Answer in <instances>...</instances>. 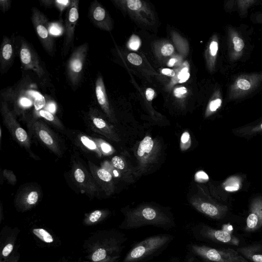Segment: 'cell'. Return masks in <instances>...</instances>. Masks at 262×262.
Returning a JSON list of instances; mask_svg holds the SVG:
<instances>
[{"mask_svg": "<svg viewBox=\"0 0 262 262\" xmlns=\"http://www.w3.org/2000/svg\"><path fill=\"white\" fill-rule=\"evenodd\" d=\"M87 261L117 262L122 250L121 241L108 231H99L89 237L83 245Z\"/></svg>", "mask_w": 262, "mask_h": 262, "instance_id": "cell-1", "label": "cell"}, {"mask_svg": "<svg viewBox=\"0 0 262 262\" xmlns=\"http://www.w3.org/2000/svg\"><path fill=\"white\" fill-rule=\"evenodd\" d=\"M169 220L155 209L146 207L129 213L126 228H136L147 225H165Z\"/></svg>", "mask_w": 262, "mask_h": 262, "instance_id": "cell-2", "label": "cell"}, {"mask_svg": "<svg viewBox=\"0 0 262 262\" xmlns=\"http://www.w3.org/2000/svg\"><path fill=\"white\" fill-rule=\"evenodd\" d=\"M170 239L165 235L150 236L135 245L127 253L123 262H136L165 245Z\"/></svg>", "mask_w": 262, "mask_h": 262, "instance_id": "cell-3", "label": "cell"}, {"mask_svg": "<svg viewBox=\"0 0 262 262\" xmlns=\"http://www.w3.org/2000/svg\"><path fill=\"white\" fill-rule=\"evenodd\" d=\"M192 249L197 255L212 262H250L231 248L214 249L194 245L192 246Z\"/></svg>", "mask_w": 262, "mask_h": 262, "instance_id": "cell-4", "label": "cell"}, {"mask_svg": "<svg viewBox=\"0 0 262 262\" xmlns=\"http://www.w3.org/2000/svg\"><path fill=\"white\" fill-rule=\"evenodd\" d=\"M31 12L32 23L43 48L49 54H53L54 41L47 17L36 7H32Z\"/></svg>", "mask_w": 262, "mask_h": 262, "instance_id": "cell-5", "label": "cell"}, {"mask_svg": "<svg viewBox=\"0 0 262 262\" xmlns=\"http://www.w3.org/2000/svg\"><path fill=\"white\" fill-rule=\"evenodd\" d=\"M89 45L84 42L72 52L67 64V75L73 87L78 85L82 76L84 63L86 58Z\"/></svg>", "mask_w": 262, "mask_h": 262, "instance_id": "cell-6", "label": "cell"}, {"mask_svg": "<svg viewBox=\"0 0 262 262\" xmlns=\"http://www.w3.org/2000/svg\"><path fill=\"white\" fill-rule=\"evenodd\" d=\"M19 54L21 65L25 70H32L39 78L45 76L46 71L37 53L25 39L21 40Z\"/></svg>", "mask_w": 262, "mask_h": 262, "instance_id": "cell-7", "label": "cell"}, {"mask_svg": "<svg viewBox=\"0 0 262 262\" xmlns=\"http://www.w3.org/2000/svg\"><path fill=\"white\" fill-rule=\"evenodd\" d=\"M5 95L17 97L19 103L24 107L30 106L33 103L36 111H40L46 104L45 98L40 93L26 86H19L15 90H8Z\"/></svg>", "mask_w": 262, "mask_h": 262, "instance_id": "cell-8", "label": "cell"}, {"mask_svg": "<svg viewBox=\"0 0 262 262\" xmlns=\"http://www.w3.org/2000/svg\"><path fill=\"white\" fill-rule=\"evenodd\" d=\"M79 3L78 0H72L70 5L67 9L63 43L64 55L67 54L73 42L75 28L79 19Z\"/></svg>", "mask_w": 262, "mask_h": 262, "instance_id": "cell-9", "label": "cell"}, {"mask_svg": "<svg viewBox=\"0 0 262 262\" xmlns=\"http://www.w3.org/2000/svg\"><path fill=\"white\" fill-rule=\"evenodd\" d=\"M15 56L14 37L4 36L0 49V70L6 73L11 66Z\"/></svg>", "mask_w": 262, "mask_h": 262, "instance_id": "cell-10", "label": "cell"}, {"mask_svg": "<svg viewBox=\"0 0 262 262\" xmlns=\"http://www.w3.org/2000/svg\"><path fill=\"white\" fill-rule=\"evenodd\" d=\"M262 227V197L254 199L250 206L245 230L254 231Z\"/></svg>", "mask_w": 262, "mask_h": 262, "instance_id": "cell-11", "label": "cell"}, {"mask_svg": "<svg viewBox=\"0 0 262 262\" xmlns=\"http://www.w3.org/2000/svg\"><path fill=\"white\" fill-rule=\"evenodd\" d=\"M88 16L96 27L101 29L109 28L107 13L105 9L97 1H93L90 6Z\"/></svg>", "mask_w": 262, "mask_h": 262, "instance_id": "cell-12", "label": "cell"}, {"mask_svg": "<svg viewBox=\"0 0 262 262\" xmlns=\"http://www.w3.org/2000/svg\"><path fill=\"white\" fill-rule=\"evenodd\" d=\"M205 237L215 242L238 246L239 241L237 237L226 230H216L206 227L203 229V233Z\"/></svg>", "mask_w": 262, "mask_h": 262, "instance_id": "cell-13", "label": "cell"}, {"mask_svg": "<svg viewBox=\"0 0 262 262\" xmlns=\"http://www.w3.org/2000/svg\"><path fill=\"white\" fill-rule=\"evenodd\" d=\"M193 205L199 211L214 219L223 217L227 210L226 206L217 205L207 202H196Z\"/></svg>", "mask_w": 262, "mask_h": 262, "instance_id": "cell-14", "label": "cell"}, {"mask_svg": "<svg viewBox=\"0 0 262 262\" xmlns=\"http://www.w3.org/2000/svg\"><path fill=\"white\" fill-rule=\"evenodd\" d=\"M236 251L247 260L262 262V246L254 244L237 248Z\"/></svg>", "mask_w": 262, "mask_h": 262, "instance_id": "cell-15", "label": "cell"}, {"mask_svg": "<svg viewBox=\"0 0 262 262\" xmlns=\"http://www.w3.org/2000/svg\"><path fill=\"white\" fill-rule=\"evenodd\" d=\"M18 229H14L1 246L0 262H6L12 254L18 233Z\"/></svg>", "mask_w": 262, "mask_h": 262, "instance_id": "cell-16", "label": "cell"}, {"mask_svg": "<svg viewBox=\"0 0 262 262\" xmlns=\"http://www.w3.org/2000/svg\"><path fill=\"white\" fill-rule=\"evenodd\" d=\"M95 94L99 105L103 108H106L107 106L106 94L101 75L97 77L95 81Z\"/></svg>", "mask_w": 262, "mask_h": 262, "instance_id": "cell-17", "label": "cell"}, {"mask_svg": "<svg viewBox=\"0 0 262 262\" xmlns=\"http://www.w3.org/2000/svg\"><path fill=\"white\" fill-rule=\"evenodd\" d=\"M253 84L248 78H238L233 85V90L239 93H245L252 88Z\"/></svg>", "mask_w": 262, "mask_h": 262, "instance_id": "cell-18", "label": "cell"}, {"mask_svg": "<svg viewBox=\"0 0 262 262\" xmlns=\"http://www.w3.org/2000/svg\"><path fill=\"white\" fill-rule=\"evenodd\" d=\"M154 146V141L148 136L145 137L140 143L137 154L139 157H143L146 154H149Z\"/></svg>", "mask_w": 262, "mask_h": 262, "instance_id": "cell-19", "label": "cell"}, {"mask_svg": "<svg viewBox=\"0 0 262 262\" xmlns=\"http://www.w3.org/2000/svg\"><path fill=\"white\" fill-rule=\"evenodd\" d=\"M33 233L42 242L50 244L54 241L53 236L47 230L43 228H34L32 229Z\"/></svg>", "mask_w": 262, "mask_h": 262, "instance_id": "cell-20", "label": "cell"}, {"mask_svg": "<svg viewBox=\"0 0 262 262\" xmlns=\"http://www.w3.org/2000/svg\"><path fill=\"white\" fill-rule=\"evenodd\" d=\"M104 214L101 210H97L91 213L85 219L84 222L86 225H93L102 220Z\"/></svg>", "mask_w": 262, "mask_h": 262, "instance_id": "cell-21", "label": "cell"}, {"mask_svg": "<svg viewBox=\"0 0 262 262\" xmlns=\"http://www.w3.org/2000/svg\"><path fill=\"white\" fill-rule=\"evenodd\" d=\"M239 183L236 178H230L226 182L225 188L227 191H233L238 189Z\"/></svg>", "mask_w": 262, "mask_h": 262, "instance_id": "cell-22", "label": "cell"}, {"mask_svg": "<svg viewBox=\"0 0 262 262\" xmlns=\"http://www.w3.org/2000/svg\"><path fill=\"white\" fill-rule=\"evenodd\" d=\"M232 43L234 51L236 53H241L245 46L243 40L239 37L235 36L232 38Z\"/></svg>", "mask_w": 262, "mask_h": 262, "instance_id": "cell-23", "label": "cell"}, {"mask_svg": "<svg viewBox=\"0 0 262 262\" xmlns=\"http://www.w3.org/2000/svg\"><path fill=\"white\" fill-rule=\"evenodd\" d=\"M72 0H54L53 6L56 7L60 13L69 7Z\"/></svg>", "mask_w": 262, "mask_h": 262, "instance_id": "cell-24", "label": "cell"}, {"mask_svg": "<svg viewBox=\"0 0 262 262\" xmlns=\"http://www.w3.org/2000/svg\"><path fill=\"white\" fill-rule=\"evenodd\" d=\"M128 60L132 64L139 66L142 62V58L136 53H131L127 56Z\"/></svg>", "mask_w": 262, "mask_h": 262, "instance_id": "cell-25", "label": "cell"}, {"mask_svg": "<svg viewBox=\"0 0 262 262\" xmlns=\"http://www.w3.org/2000/svg\"><path fill=\"white\" fill-rule=\"evenodd\" d=\"M97 175L101 180L105 182H109L112 179L111 174L108 171L103 169L98 170Z\"/></svg>", "mask_w": 262, "mask_h": 262, "instance_id": "cell-26", "label": "cell"}, {"mask_svg": "<svg viewBox=\"0 0 262 262\" xmlns=\"http://www.w3.org/2000/svg\"><path fill=\"white\" fill-rule=\"evenodd\" d=\"M39 136L41 140L47 144L51 145L53 143V139L50 135L45 130H41L39 132Z\"/></svg>", "mask_w": 262, "mask_h": 262, "instance_id": "cell-27", "label": "cell"}, {"mask_svg": "<svg viewBox=\"0 0 262 262\" xmlns=\"http://www.w3.org/2000/svg\"><path fill=\"white\" fill-rule=\"evenodd\" d=\"M140 40L137 36L133 35L129 41V48L134 50H137L140 46Z\"/></svg>", "mask_w": 262, "mask_h": 262, "instance_id": "cell-28", "label": "cell"}, {"mask_svg": "<svg viewBox=\"0 0 262 262\" xmlns=\"http://www.w3.org/2000/svg\"><path fill=\"white\" fill-rule=\"evenodd\" d=\"M112 162L113 166L117 169H123L125 167L124 161L118 156L114 157L112 159Z\"/></svg>", "mask_w": 262, "mask_h": 262, "instance_id": "cell-29", "label": "cell"}, {"mask_svg": "<svg viewBox=\"0 0 262 262\" xmlns=\"http://www.w3.org/2000/svg\"><path fill=\"white\" fill-rule=\"evenodd\" d=\"M128 7L132 10H137L142 7V3L139 0H128L127 1Z\"/></svg>", "mask_w": 262, "mask_h": 262, "instance_id": "cell-30", "label": "cell"}, {"mask_svg": "<svg viewBox=\"0 0 262 262\" xmlns=\"http://www.w3.org/2000/svg\"><path fill=\"white\" fill-rule=\"evenodd\" d=\"M15 135L17 139L21 142H24L27 138V134L26 132L22 128L18 127L15 131Z\"/></svg>", "mask_w": 262, "mask_h": 262, "instance_id": "cell-31", "label": "cell"}, {"mask_svg": "<svg viewBox=\"0 0 262 262\" xmlns=\"http://www.w3.org/2000/svg\"><path fill=\"white\" fill-rule=\"evenodd\" d=\"M80 140L84 145L91 149H95L96 148L95 143L86 136L81 137Z\"/></svg>", "mask_w": 262, "mask_h": 262, "instance_id": "cell-32", "label": "cell"}, {"mask_svg": "<svg viewBox=\"0 0 262 262\" xmlns=\"http://www.w3.org/2000/svg\"><path fill=\"white\" fill-rule=\"evenodd\" d=\"M195 180L199 182H205L209 180L208 175L203 171H198L194 176Z\"/></svg>", "mask_w": 262, "mask_h": 262, "instance_id": "cell-33", "label": "cell"}, {"mask_svg": "<svg viewBox=\"0 0 262 262\" xmlns=\"http://www.w3.org/2000/svg\"><path fill=\"white\" fill-rule=\"evenodd\" d=\"M38 198V194L37 192L35 191H31L28 195L27 202V203L29 205H34L35 204Z\"/></svg>", "mask_w": 262, "mask_h": 262, "instance_id": "cell-34", "label": "cell"}, {"mask_svg": "<svg viewBox=\"0 0 262 262\" xmlns=\"http://www.w3.org/2000/svg\"><path fill=\"white\" fill-rule=\"evenodd\" d=\"M174 49L171 44H166L161 49V53L164 56H169L173 52Z\"/></svg>", "mask_w": 262, "mask_h": 262, "instance_id": "cell-35", "label": "cell"}, {"mask_svg": "<svg viewBox=\"0 0 262 262\" xmlns=\"http://www.w3.org/2000/svg\"><path fill=\"white\" fill-rule=\"evenodd\" d=\"M74 176L76 180L80 183L83 182L85 179L84 172L81 169H77L74 172Z\"/></svg>", "mask_w": 262, "mask_h": 262, "instance_id": "cell-36", "label": "cell"}, {"mask_svg": "<svg viewBox=\"0 0 262 262\" xmlns=\"http://www.w3.org/2000/svg\"><path fill=\"white\" fill-rule=\"evenodd\" d=\"M50 32L53 35H59L62 33V28L58 24H53L50 26Z\"/></svg>", "mask_w": 262, "mask_h": 262, "instance_id": "cell-37", "label": "cell"}, {"mask_svg": "<svg viewBox=\"0 0 262 262\" xmlns=\"http://www.w3.org/2000/svg\"><path fill=\"white\" fill-rule=\"evenodd\" d=\"M39 114L41 117L49 121H52L54 120V117L53 115L49 111L40 110L39 111Z\"/></svg>", "mask_w": 262, "mask_h": 262, "instance_id": "cell-38", "label": "cell"}, {"mask_svg": "<svg viewBox=\"0 0 262 262\" xmlns=\"http://www.w3.org/2000/svg\"><path fill=\"white\" fill-rule=\"evenodd\" d=\"M11 1L9 0H1L0 7L2 11L5 13L10 8Z\"/></svg>", "mask_w": 262, "mask_h": 262, "instance_id": "cell-39", "label": "cell"}, {"mask_svg": "<svg viewBox=\"0 0 262 262\" xmlns=\"http://www.w3.org/2000/svg\"><path fill=\"white\" fill-rule=\"evenodd\" d=\"M222 100L221 99H216L212 101L209 105V108L211 112L215 111L221 105Z\"/></svg>", "mask_w": 262, "mask_h": 262, "instance_id": "cell-40", "label": "cell"}, {"mask_svg": "<svg viewBox=\"0 0 262 262\" xmlns=\"http://www.w3.org/2000/svg\"><path fill=\"white\" fill-rule=\"evenodd\" d=\"M93 122L94 125L98 128H103L106 126V123L105 121L100 118L95 117Z\"/></svg>", "mask_w": 262, "mask_h": 262, "instance_id": "cell-41", "label": "cell"}, {"mask_svg": "<svg viewBox=\"0 0 262 262\" xmlns=\"http://www.w3.org/2000/svg\"><path fill=\"white\" fill-rule=\"evenodd\" d=\"M190 137L188 132H184L181 136V142L182 145L185 146L186 144H190Z\"/></svg>", "mask_w": 262, "mask_h": 262, "instance_id": "cell-42", "label": "cell"}, {"mask_svg": "<svg viewBox=\"0 0 262 262\" xmlns=\"http://www.w3.org/2000/svg\"><path fill=\"white\" fill-rule=\"evenodd\" d=\"M186 93L187 89L185 87L177 88L174 91V95L178 98L182 97Z\"/></svg>", "mask_w": 262, "mask_h": 262, "instance_id": "cell-43", "label": "cell"}, {"mask_svg": "<svg viewBox=\"0 0 262 262\" xmlns=\"http://www.w3.org/2000/svg\"><path fill=\"white\" fill-rule=\"evenodd\" d=\"M218 50V44L215 41H212L210 45V52L213 56L216 55Z\"/></svg>", "mask_w": 262, "mask_h": 262, "instance_id": "cell-44", "label": "cell"}, {"mask_svg": "<svg viewBox=\"0 0 262 262\" xmlns=\"http://www.w3.org/2000/svg\"><path fill=\"white\" fill-rule=\"evenodd\" d=\"M20 254L15 251L13 252L6 262H18Z\"/></svg>", "mask_w": 262, "mask_h": 262, "instance_id": "cell-45", "label": "cell"}, {"mask_svg": "<svg viewBox=\"0 0 262 262\" xmlns=\"http://www.w3.org/2000/svg\"><path fill=\"white\" fill-rule=\"evenodd\" d=\"M155 92L153 89L148 88L146 91V98L148 101H151L154 98Z\"/></svg>", "mask_w": 262, "mask_h": 262, "instance_id": "cell-46", "label": "cell"}, {"mask_svg": "<svg viewBox=\"0 0 262 262\" xmlns=\"http://www.w3.org/2000/svg\"><path fill=\"white\" fill-rule=\"evenodd\" d=\"M102 150L105 153H108L112 150V148L110 145L106 143H102L101 144Z\"/></svg>", "mask_w": 262, "mask_h": 262, "instance_id": "cell-47", "label": "cell"}, {"mask_svg": "<svg viewBox=\"0 0 262 262\" xmlns=\"http://www.w3.org/2000/svg\"><path fill=\"white\" fill-rule=\"evenodd\" d=\"M162 73L164 75L171 77L174 76L175 75L174 72L172 70L169 69H163L162 70Z\"/></svg>", "mask_w": 262, "mask_h": 262, "instance_id": "cell-48", "label": "cell"}, {"mask_svg": "<svg viewBox=\"0 0 262 262\" xmlns=\"http://www.w3.org/2000/svg\"><path fill=\"white\" fill-rule=\"evenodd\" d=\"M39 2L40 5L47 7H50L53 6L54 0H40Z\"/></svg>", "mask_w": 262, "mask_h": 262, "instance_id": "cell-49", "label": "cell"}, {"mask_svg": "<svg viewBox=\"0 0 262 262\" xmlns=\"http://www.w3.org/2000/svg\"><path fill=\"white\" fill-rule=\"evenodd\" d=\"M188 69L187 68H183L178 75V78L181 79L188 73Z\"/></svg>", "mask_w": 262, "mask_h": 262, "instance_id": "cell-50", "label": "cell"}, {"mask_svg": "<svg viewBox=\"0 0 262 262\" xmlns=\"http://www.w3.org/2000/svg\"><path fill=\"white\" fill-rule=\"evenodd\" d=\"M48 108L50 112L54 113L56 111V106L54 103L51 102L48 104Z\"/></svg>", "mask_w": 262, "mask_h": 262, "instance_id": "cell-51", "label": "cell"}, {"mask_svg": "<svg viewBox=\"0 0 262 262\" xmlns=\"http://www.w3.org/2000/svg\"><path fill=\"white\" fill-rule=\"evenodd\" d=\"M189 76H190V74L188 72L184 76H183L182 77V78L181 79H180V82L182 83V82H185L186 80H187L188 79Z\"/></svg>", "mask_w": 262, "mask_h": 262, "instance_id": "cell-52", "label": "cell"}, {"mask_svg": "<svg viewBox=\"0 0 262 262\" xmlns=\"http://www.w3.org/2000/svg\"><path fill=\"white\" fill-rule=\"evenodd\" d=\"M176 62V59L174 58H172L170 59L169 62L168 63V66H172Z\"/></svg>", "mask_w": 262, "mask_h": 262, "instance_id": "cell-53", "label": "cell"}, {"mask_svg": "<svg viewBox=\"0 0 262 262\" xmlns=\"http://www.w3.org/2000/svg\"><path fill=\"white\" fill-rule=\"evenodd\" d=\"M114 173H115V176H118V172H117L116 170H115V171H114Z\"/></svg>", "mask_w": 262, "mask_h": 262, "instance_id": "cell-54", "label": "cell"}, {"mask_svg": "<svg viewBox=\"0 0 262 262\" xmlns=\"http://www.w3.org/2000/svg\"><path fill=\"white\" fill-rule=\"evenodd\" d=\"M260 128L262 130V123L260 125Z\"/></svg>", "mask_w": 262, "mask_h": 262, "instance_id": "cell-55", "label": "cell"}]
</instances>
